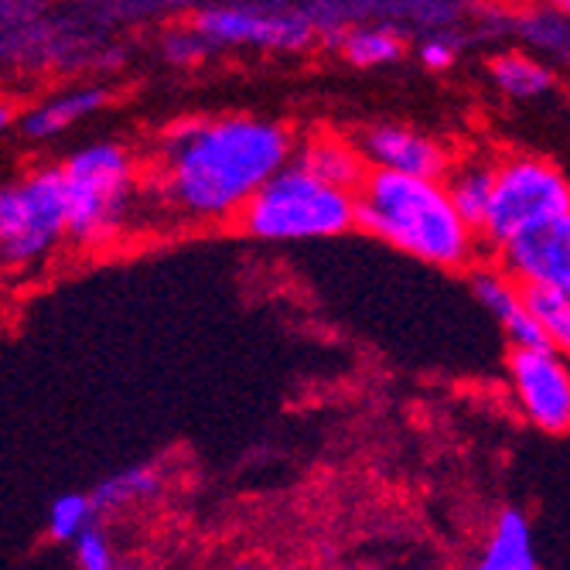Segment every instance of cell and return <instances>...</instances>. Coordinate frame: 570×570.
I'll list each match as a JSON object with an SVG mask.
<instances>
[{
  "label": "cell",
  "instance_id": "27",
  "mask_svg": "<svg viewBox=\"0 0 570 570\" xmlns=\"http://www.w3.org/2000/svg\"><path fill=\"white\" fill-rule=\"evenodd\" d=\"M281 570H297V567H281Z\"/></svg>",
  "mask_w": 570,
  "mask_h": 570
},
{
  "label": "cell",
  "instance_id": "4",
  "mask_svg": "<svg viewBox=\"0 0 570 570\" xmlns=\"http://www.w3.org/2000/svg\"><path fill=\"white\" fill-rule=\"evenodd\" d=\"M62 171L66 229L82 246H102L120 236L137 202V161L117 140H92L69 154Z\"/></svg>",
  "mask_w": 570,
  "mask_h": 570
},
{
  "label": "cell",
  "instance_id": "11",
  "mask_svg": "<svg viewBox=\"0 0 570 570\" xmlns=\"http://www.w3.org/2000/svg\"><path fill=\"white\" fill-rule=\"evenodd\" d=\"M107 107V89L102 86H79V89H66L41 99L38 107H31L28 114L18 117V130L28 140H51L62 137L69 127L89 120L92 114H99Z\"/></svg>",
  "mask_w": 570,
  "mask_h": 570
},
{
  "label": "cell",
  "instance_id": "6",
  "mask_svg": "<svg viewBox=\"0 0 570 570\" xmlns=\"http://www.w3.org/2000/svg\"><path fill=\"white\" fill-rule=\"evenodd\" d=\"M567 216L570 185L563 171L553 161L537 158V154H512V158L495 165L492 198L479 226V246H489L495 253L523 229Z\"/></svg>",
  "mask_w": 570,
  "mask_h": 570
},
{
  "label": "cell",
  "instance_id": "23",
  "mask_svg": "<svg viewBox=\"0 0 570 570\" xmlns=\"http://www.w3.org/2000/svg\"><path fill=\"white\" fill-rule=\"evenodd\" d=\"M76 567L79 570H124L114 543L107 540L99 527L86 530L79 540H76Z\"/></svg>",
  "mask_w": 570,
  "mask_h": 570
},
{
  "label": "cell",
  "instance_id": "18",
  "mask_svg": "<svg viewBox=\"0 0 570 570\" xmlns=\"http://www.w3.org/2000/svg\"><path fill=\"white\" fill-rule=\"evenodd\" d=\"M165 485V475L158 464H134V469H124L110 479H102L92 492L89 502L99 512H114V509H127L134 502H144L150 495H158Z\"/></svg>",
  "mask_w": 570,
  "mask_h": 570
},
{
  "label": "cell",
  "instance_id": "16",
  "mask_svg": "<svg viewBox=\"0 0 570 570\" xmlns=\"http://www.w3.org/2000/svg\"><path fill=\"white\" fill-rule=\"evenodd\" d=\"M492 181H495V165H485V161H464L444 175V191L454 205V213L475 229V236L489 209Z\"/></svg>",
  "mask_w": 570,
  "mask_h": 570
},
{
  "label": "cell",
  "instance_id": "14",
  "mask_svg": "<svg viewBox=\"0 0 570 570\" xmlns=\"http://www.w3.org/2000/svg\"><path fill=\"white\" fill-rule=\"evenodd\" d=\"M489 76L509 99H540L557 86L553 66L530 51H499L489 62Z\"/></svg>",
  "mask_w": 570,
  "mask_h": 570
},
{
  "label": "cell",
  "instance_id": "21",
  "mask_svg": "<svg viewBox=\"0 0 570 570\" xmlns=\"http://www.w3.org/2000/svg\"><path fill=\"white\" fill-rule=\"evenodd\" d=\"M92 527H96V509L86 492H66L48 509V540L56 543H76Z\"/></svg>",
  "mask_w": 570,
  "mask_h": 570
},
{
  "label": "cell",
  "instance_id": "19",
  "mask_svg": "<svg viewBox=\"0 0 570 570\" xmlns=\"http://www.w3.org/2000/svg\"><path fill=\"white\" fill-rule=\"evenodd\" d=\"M342 56L358 69L390 66L406 51V38L386 24H355L338 38Z\"/></svg>",
  "mask_w": 570,
  "mask_h": 570
},
{
  "label": "cell",
  "instance_id": "20",
  "mask_svg": "<svg viewBox=\"0 0 570 570\" xmlns=\"http://www.w3.org/2000/svg\"><path fill=\"white\" fill-rule=\"evenodd\" d=\"M527 315L543 335V342L557 352L570 348V291L557 287H523Z\"/></svg>",
  "mask_w": 570,
  "mask_h": 570
},
{
  "label": "cell",
  "instance_id": "1",
  "mask_svg": "<svg viewBox=\"0 0 570 570\" xmlns=\"http://www.w3.org/2000/svg\"><path fill=\"white\" fill-rule=\"evenodd\" d=\"M294 158L287 127L264 117H198L168 127L158 154V195L195 223L233 219Z\"/></svg>",
  "mask_w": 570,
  "mask_h": 570
},
{
  "label": "cell",
  "instance_id": "10",
  "mask_svg": "<svg viewBox=\"0 0 570 570\" xmlns=\"http://www.w3.org/2000/svg\"><path fill=\"white\" fill-rule=\"evenodd\" d=\"M366 171H386L403 178H431L444 181L451 171L448 150L424 130L400 127V124H380L370 127L355 144Z\"/></svg>",
  "mask_w": 570,
  "mask_h": 570
},
{
  "label": "cell",
  "instance_id": "15",
  "mask_svg": "<svg viewBox=\"0 0 570 570\" xmlns=\"http://www.w3.org/2000/svg\"><path fill=\"white\" fill-rule=\"evenodd\" d=\"M311 175H318L322 181L335 185V188H345V191H355L366 178V165H362L355 144L348 140H338V137H318L311 140L301 158H297Z\"/></svg>",
  "mask_w": 570,
  "mask_h": 570
},
{
  "label": "cell",
  "instance_id": "3",
  "mask_svg": "<svg viewBox=\"0 0 570 570\" xmlns=\"http://www.w3.org/2000/svg\"><path fill=\"white\" fill-rule=\"evenodd\" d=\"M239 223L264 243L335 239L355 226V191L322 181L291 158L243 205Z\"/></svg>",
  "mask_w": 570,
  "mask_h": 570
},
{
  "label": "cell",
  "instance_id": "22",
  "mask_svg": "<svg viewBox=\"0 0 570 570\" xmlns=\"http://www.w3.org/2000/svg\"><path fill=\"white\" fill-rule=\"evenodd\" d=\"M161 51H165V59L168 62H175V66H198V62H205L213 56V45L205 41L191 24H181V28H171L168 35H165V41H161Z\"/></svg>",
  "mask_w": 570,
  "mask_h": 570
},
{
  "label": "cell",
  "instance_id": "17",
  "mask_svg": "<svg viewBox=\"0 0 570 570\" xmlns=\"http://www.w3.org/2000/svg\"><path fill=\"white\" fill-rule=\"evenodd\" d=\"M505 31L520 35L527 41V51L537 59H567L570 48V24H567V11L563 8H540V11H527L520 18H505Z\"/></svg>",
  "mask_w": 570,
  "mask_h": 570
},
{
  "label": "cell",
  "instance_id": "7",
  "mask_svg": "<svg viewBox=\"0 0 570 570\" xmlns=\"http://www.w3.org/2000/svg\"><path fill=\"white\" fill-rule=\"evenodd\" d=\"M191 28L213 48L249 45L264 51H304L318 41L315 24L301 8L287 4H219L202 8L191 18Z\"/></svg>",
  "mask_w": 570,
  "mask_h": 570
},
{
  "label": "cell",
  "instance_id": "12",
  "mask_svg": "<svg viewBox=\"0 0 570 570\" xmlns=\"http://www.w3.org/2000/svg\"><path fill=\"white\" fill-rule=\"evenodd\" d=\"M472 287L475 297L489 307V315L505 328V335L512 338V348H527V345H547L543 335L537 332V325L527 315L523 304V287L512 284L502 271H475L472 274Z\"/></svg>",
  "mask_w": 570,
  "mask_h": 570
},
{
  "label": "cell",
  "instance_id": "26",
  "mask_svg": "<svg viewBox=\"0 0 570 570\" xmlns=\"http://www.w3.org/2000/svg\"><path fill=\"white\" fill-rule=\"evenodd\" d=\"M0 277H4V264H0Z\"/></svg>",
  "mask_w": 570,
  "mask_h": 570
},
{
  "label": "cell",
  "instance_id": "5",
  "mask_svg": "<svg viewBox=\"0 0 570 570\" xmlns=\"http://www.w3.org/2000/svg\"><path fill=\"white\" fill-rule=\"evenodd\" d=\"M69 239L59 165H41L0 185V264L31 271Z\"/></svg>",
  "mask_w": 570,
  "mask_h": 570
},
{
  "label": "cell",
  "instance_id": "8",
  "mask_svg": "<svg viewBox=\"0 0 570 570\" xmlns=\"http://www.w3.org/2000/svg\"><path fill=\"white\" fill-rule=\"evenodd\" d=\"M509 383L530 424L547 434H563L570 428V370L563 352L550 345L512 348Z\"/></svg>",
  "mask_w": 570,
  "mask_h": 570
},
{
  "label": "cell",
  "instance_id": "25",
  "mask_svg": "<svg viewBox=\"0 0 570 570\" xmlns=\"http://www.w3.org/2000/svg\"><path fill=\"white\" fill-rule=\"evenodd\" d=\"M18 124V114H14V107H11V102L8 99H0V137H4L11 127Z\"/></svg>",
  "mask_w": 570,
  "mask_h": 570
},
{
  "label": "cell",
  "instance_id": "9",
  "mask_svg": "<svg viewBox=\"0 0 570 570\" xmlns=\"http://www.w3.org/2000/svg\"><path fill=\"white\" fill-rule=\"evenodd\" d=\"M499 271L520 287L570 291V216L512 236L495 249Z\"/></svg>",
  "mask_w": 570,
  "mask_h": 570
},
{
  "label": "cell",
  "instance_id": "13",
  "mask_svg": "<svg viewBox=\"0 0 570 570\" xmlns=\"http://www.w3.org/2000/svg\"><path fill=\"white\" fill-rule=\"evenodd\" d=\"M472 570H540L533 527L520 509L499 512Z\"/></svg>",
  "mask_w": 570,
  "mask_h": 570
},
{
  "label": "cell",
  "instance_id": "24",
  "mask_svg": "<svg viewBox=\"0 0 570 570\" xmlns=\"http://www.w3.org/2000/svg\"><path fill=\"white\" fill-rule=\"evenodd\" d=\"M461 45H464V38H458V35H451V31H431V35H424V38L417 41V59H421L424 69L444 72V69L454 66Z\"/></svg>",
  "mask_w": 570,
  "mask_h": 570
},
{
  "label": "cell",
  "instance_id": "2",
  "mask_svg": "<svg viewBox=\"0 0 570 570\" xmlns=\"http://www.w3.org/2000/svg\"><path fill=\"white\" fill-rule=\"evenodd\" d=\"M355 226L444 271L475 264L479 236L444 191V181L366 171L355 188Z\"/></svg>",
  "mask_w": 570,
  "mask_h": 570
}]
</instances>
